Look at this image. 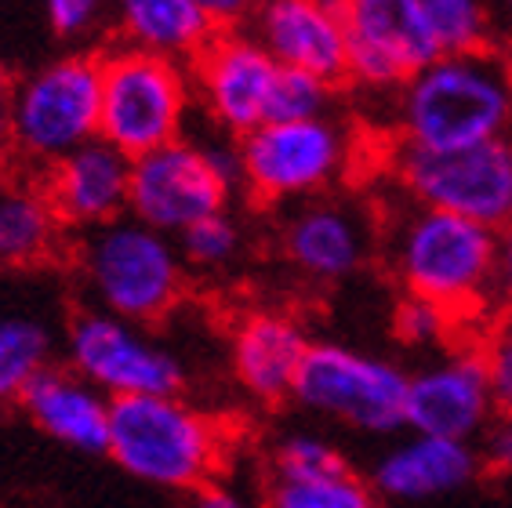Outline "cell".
Returning <instances> with one entry per match:
<instances>
[{
	"label": "cell",
	"instance_id": "6da1fadb",
	"mask_svg": "<svg viewBox=\"0 0 512 508\" xmlns=\"http://www.w3.org/2000/svg\"><path fill=\"white\" fill-rule=\"evenodd\" d=\"M396 146L454 153L512 138V59L491 48L436 59L393 91Z\"/></svg>",
	"mask_w": 512,
	"mask_h": 508
},
{
	"label": "cell",
	"instance_id": "cb8c5ba5",
	"mask_svg": "<svg viewBox=\"0 0 512 508\" xmlns=\"http://www.w3.org/2000/svg\"><path fill=\"white\" fill-rule=\"evenodd\" d=\"M262 508H378L375 487L353 469L306 479H266Z\"/></svg>",
	"mask_w": 512,
	"mask_h": 508
},
{
	"label": "cell",
	"instance_id": "83f0119b",
	"mask_svg": "<svg viewBox=\"0 0 512 508\" xmlns=\"http://www.w3.org/2000/svg\"><path fill=\"white\" fill-rule=\"evenodd\" d=\"M349 469V461L335 450V443L320 440L313 432H295L284 436L269 454V476L273 479H306L327 476V472Z\"/></svg>",
	"mask_w": 512,
	"mask_h": 508
},
{
	"label": "cell",
	"instance_id": "e0dca14e",
	"mask_svg": "<svg viewBox=\"0 0 512 508\" xmlns=\"http://www.w3.org/2000/svg\"><path fill=\"white\" fill-rule=\"evenodd\" d=\"M40 178L69 236L95 233L102 225L128 218L131 160L102 138L51 164Z\"/></svg>",
	"mask_w": 512,
	"mask_h": 508
},
{
	"label": "cell",
	"instance_id": "d4e9b609",
	"mask_svg": "<svg viewBox=\"0 0 512 508\" xmlns=\"http://www.w3.org/2000/svg\"><path fill=\"white\" fill-rule=\"evenodd\" d=\"M51 363V334L44 323L26 316H0V411L22 400Z\"/></svg>",
	"mask_w": 512,
	"mask_h": 508
},
{
	"label": "cell",
	"instance_id": "44dd1931",
	"mask_svg": "<svg viewBox=\"0 0 512 508\" xmlns=\"http://www.w3.org/2000/svg\"><path fill=\"white\" fill-rule=\"evenodd\" d=\"M19 407L51 440L84 450V454H106L109 400L69 367L48 363L30 381V389L22 392Z\"/></svg>",
	"mask_w": 512,
	"mask_h": 508
},
{
	"label": "cell",
	"instance_id": "f546056e",
	"mask_svg": "<svg viewBox=\"0 0 512 508\" xmlns=\"http://www.w3.org/2000/svg\"><path fill=\"white\" fill-rule=\"evenodd\" d=\"M454 327V320L436 309V305L422 302V298H400L393 309V331L404 345H436L444 342L447 331Z\"/></svg>",
	"mask_w": 512,
	"mask_h": 508
},
{
	"label": "cell",
	"instance_id": "836d02e7",
	"mask_svg": "<svg viewBox=\"0 0 512 508\" xmlns=\"http://www.w3.org/2000/svg\"><path fill=\"white\" fill-rule=\"evenodd\" d=\"M189 508H262V501H255L251 494L237 487V483H229V479H215V483H207L193 494Z\"/></svg>",
	"mask_w": 512,
	"mask_h": 508
},
{
	"label": "cell",
	"instance_id": "7a4b0ae2",
	"mask_svg": "<svg viewBox=\"0 0 512 508\" xmlns=\"http://www.w3.org/2000/svg\"><path fill=\"white\" fill-rule=\"evenodd\" d=\"M498 229L469 218L407 207L389 222L385 254L407 298L444 309L454 323L487 313L494 302Z\"/></svg>",
	"mask_w": 512,
	"mask_h": 508
},
{
	"label": "cell",
	"instance_id": "8992f818",
	"mask_svg": "<svg viewBox=\"0 0 512 508\" xmlns=\"http://www.w3.org/2000/svg\"><path fill=\"white\" fill-rule=\"evenodd\" d=\"M102 62V124L99 138L138 160L186 138V120L197 106L193 73L182 62L113 44Z\"/></svg>",
	"mask_w": 512,
	"mask_h": 508
},
{
	"label": "cell",
	"instance_id": "7c38bea8",
	"mask_svg": "<svg viewBox=\"0 0 512 508\" xmlns=\"http://www.w3.org/2000/svg\"><path fill=\"white\" fill-rule=\"evenodd\" d=\"M276 62L255 33L222 30L204 48L189 73H193V95L207 120L226 138H247L266 124L269 91L276 80Z\"/></svg>",
	"mask_w": 512,
	"mask_h": 508
},
{
	"label": "cell",
	"instance_id": "9c48e42d",
	"mask_svg": "<svg viewBox=\"0 0 512 508\" xmlns=\"http://www.w3.org/2000/svg\"><path fill=\"white\" fill-rule=\"evenodd\" d=\"M407 385L411 374L385 356L342 342H313L291 400L349 429L396 432L407 425Z\"/></svg>",
	"mask_w": 512,
	"mask_h": 508
},
{
	"label": "cell",
	"instance_id": "d590c367",
	"mask_svg": "<svg viewBox=\"0 0 512 508\" xmlns=\"http://www.w3.org/2000/svg\"><path fill=\"white\" fill-rule=\"evenodd\" d=\"M509 171H512V138H509Z\"/></svg>",
	"mask_w": 512,
	"mask_h": 508
},
{
	"label": "cell",
	"instance_id": "8fae6325",
	"mask_svg": "<svg viewBox=\"0 0 512 508\" xmlns=\"http://www.w3.org/2000/svg\"><path fill=\"white\" fill-rule=\"evenodd\" d=\"M66 367L113 400L135 396H178L182 392V360L153 342L142 327L102 309H84L66 327Z\"/></svg>",
	"mask_w": 512,
	"mask_h": 508
},
{
	"label": "cell",
	"instance_id": "9a60e30c",
	"mask_svg": "<svg viewBox=\"0 0 512 508\" xmlns=\"http://www.w3.org/2000/svg\"><path fill=\"white\" fill-rule=\"evenodd\" d=\"M258 44L273 55L280 69H298L324 80L331 88L345 84L349 73V37H345V4L324 0H273L258 8Z\"/></svg>",
	"mask_w": 512,
	"mask_h": 508
},
{
	"label": "cell",
	"instance_id": "4316f807",
	"mask_svg": "<svg viewBox=\"0 0 512 508\" xmlns=\"http://www.w3.org/2000/svg\"><path fill=\"white\" fill-rule=\"evenodd\" d=\"M335 91L324 80L298 73V69H276L273 91H269L266 124H298V120L327 117L335 106Z\"/></svg>",
	"mask_w": 512,
	"mask_h": 508
},
{
	"label": "cell",
	"instance_id": "e575fe53",
	"mask_svg": "<svg viewBox=\"0 0 512 508\" xmlns=\"http://www.w3.org/2000/svg\"><path fill=\"white\" fill-rule=\"evenodd\" d=\"M11 91H15V80L0 66V171L11 164Z\"/></svg>",
	"mask_w": 512,
	"mask_h": 508
},
{
	"label": "cell",
	"instance_id": "ba28073f",
	"mask_svg": "<svg viewBox=\"0 0 512 508\" xmlns=\"http://www.w3.org/2000/svg\"><path fill=\"white\" fill-rule=\"evenodd\" d=\"M240 186L262 204L327 196L356 164L353 127L335 113L298 124H262L240 138Z\"/></svg>",
	"mask_w": 512,
	"mask_h": 508
},
{
	"label": "cell",
	"instance_id": "603a6c76",
	"mask_svg": "<svg viewBox=\"0 0 512 508\" xmlns=\"http://www.w3.org/2000/svg\"><path fill=\"white\" fill-rule=\"evenodd\" d=\"M414 15L436 59L491 48V11L476 0H414Z\"/></svg>",
	"mask_w": 512,
	"mask_h": 508
},
{
	"label": "cell",
	"instance_id": "30bf717a",
	"mask_svg": "<svg viewBox=\"0 0 512 508\" xmlns=\"http://www.w3.org/2000/svg\"><path fill=\"white\" fill-rule=\"evenodd\" d=\"M389 171L396 189L414 207L469 218L487 229H502L512 222L509 142L454 149V153L396 146Z\"/></svg>",
	"mask_w": 512,
	"mask_h": 508
},
{
	"label": "cell",
	"instance_id": "d6986e66",
	"mask_svg": "<svg viewBox=\"0 0 512 508\" xmlns=\"http://www.w3.org/2000/svg\"><path fill=\"white\" fill-rule=\"evenodd\" d=\"M483 472L476 443L418 436L396 443L375 465V494L389 501H429L469 487Z\"/></svg>",
	"mask_w": 512,
	"mask_h": 508
},
{
	"label": "cell",
	"instance_id": "277c9868",
	"mask_svg": "<svg viewBox=\"0 0 512 508\" xmlns=\"http://www.w3.org/2000/svg\"><path fill=\"white\" fill-rule=\"evenodd\" d=\"M77 265L95 309L135 327L171 316L189 287V269L175 240L135 218H120L80 236Z\"/></svg>",
	"mask_w": 512,
	"mask_h": 508
},
{
	"label": "cell",
	"instance_id": "f1b7e54d",
	"mask_svg": "<svg viewBox=\"0 0 512 508\" xmlns=\"http://www.w3.org/2000/svg\"><path fill=\"white\" fill-rule=\"evenodd\" d=\"M476 349H480L494 407H498V414H512V316L494 323L491 331L476 342Z\"/></svg>",
	"mask_w": 512,
	"mask_h": 508
},
{
	"label": "cell",
	"instance_id": "4dcf8cb0",
	"mask_svg": "<svg viewBox=\"0 0 512 508\" xmlns=\"http://www.w3.org/2000/svg\"><path fill=\"white\" fill-rule=\"evenodd\" d=\"M99 22L102 8L95 0H51L48 4V26L62 40L91 37V33L99 30Z\"/></svg>",
	"mask_w": 512,
	"mask_h": 508
},
{
	"label": "cell",
	"instance_id": "1f68e13d",
	"mask_svg": "<svg viewBox=\"0 0 512 508\" xmlns=\"http://www.w3.org/2000/svg\"><path fill=\"white\" fill-rule=\"evenodd\" d=\"M476 454H480L483 469L509 476L512 472V414H494V421L480 432L476 440Z\"/></svg>",
	"mask_w": 512,
	"mask_h": 508
},
{
	"label": "cell",
	"instance_id": "7402d4cb",
	"mask_svg": "<svg viewBox=\"0 0 512 508\" xmlns=\"http://www.w3.org/2000/svg\"><path fill=\"white\" fill-rule=\"evenodd\" d=\"M117 26L120 44L182 66H193L222 33L207 0H128L120 4Z\"/></svg>",
	"mask_w": 512,
	"mask_h": 508
},
{
	"label": "cell",
	"instance_id": "484cf974",
	"mask_svg": "<svg viewBox=\"0 0 512 508\" xmlns=\"http://www.w3.org/2000/svg\"><path fill=\"white\" fill-rule=\"evenodd\" d=\"M175 244L186 269L218 273V269H229L240 258V251H244V229H240V222L229 211H222V215H211L204 222L189 225Z\"/></svg>",
	"mask_w": 512,
	"mask_h": 508
},
{
	"label": "cell",
	"instance_id": "ffe728a7",
	"mask_svg": "<svg viewBox=\"0 0 512 508\" xmlns=\"http://www.w3.org/2000/svg\"><path fill=\"white\" fill-rule=\"evenodd\" d=\"M69 244V229L55 215L44 178L30 167L0 171V269H33L55 262Z\"/></svg>",
	"mask_w": 512,
	"mask_h": 508
},
{
	"label": "cell",
	"instance_id": "3957f363",
	"mask_svg": "<svg viewBox=\"0 0 512 508\" xmlns=\"http://www.w3.org/2000/svg\"><path fill=\"white\" fill-rule=\"evenodd\" d=\"M106 454L128 476L164 490L215 483L229 458V429L215 414L178 396H135L109 403Z\"/></svg>",
	"mask_w": 512,
	"mask_h": 508
},
{
	"label": "cell",
	"instance_id": "52a82bcc",
	"mask_svg": "<svg viewBox=\"0 0 512 508\" xmlns=\"http://www.w3.org/2000/svg\"><path fill=\"white\" fill-rule=\"evenodd\" d=\"M237 186L240 146H229V138H178L171 146L131 160L128 218L160 236H182L189 225L222 215Z\"/></svg>",
	"mask_w": 512,
	"mask_h": 508
},
{
	"label": "cell",
	"instance_id": "2e32d148",
	"mask_svg": "<svg viewBox=\"0 0 512 508\" xmlns=\"http://www.w3.org/2000/svg\"><path fill=\"white\" fill-rule=\"evenodd\" d=\"M280 251L298 273L309 280H345L375 251V229L360 207L316 196L306 204H295L280 229Z\"/></svg>",
	"mask_w": 512,
	"mask_h": 508
},
{
	"label": "cell",
	"instance_id": "d6a6232c",
	"mask_svg": "<svg viewBox=\"0 0 512 508\" xmlns=\"http://www.w3.org/2000/svg\"><path fill=\"white\" fill-rule=\"evenodd\" d=\"M494 305L512 316V222L498 229L494 247Z\"/></svg>",
	"mask_w": 512,
	"mask_h": 508
},
{
	"label": "cell",
	"instance_id": "5b68a950",
	"mask_svg": "<svg viewBox=\"0 0 512 508\" xmlns=\"http://www.w3.org/2000/svg\"><path fill=\"white\" fill-rule=\"evenodd\" d=\"M102 62L66 55L15 80L11 91V164L44 175L51 164L99 138Z\"/></svg>",
	"mask_w": 512,
	"mask_h": 508
},
{
	"label": "cell",
	"instance_id": "5bb4252c",
	"mask_svg": "<svg viewBox=\"0 0 512 508\" xmlns=\"http://www.w3.org/2000/svg\"><path fill=\"white\" fill-rule=\"evenodd\" d=\"M498 414L476 345L454 349L440 363L411 374L407 385V429L436 440L476 443Z\"/></svg>",
	"mask_w": 512,
	"mask_h": 508
},
{
	"label": "cell",
	"instance_id": "4fadbf2b",
	"mask_svg": "<svg viewBox=\"0 0 512 508\" xmlns=\"http://www.w3.org/2000/svg\"><path fill=\"white\" fill-rule=\"evenodd\" d=\"M345 37H349V73L345 84L364 91L404 88L407 80L436 62L425 40L414 0H353L345 4Z\"/></svg>",
	"mask_w": 512,
	"mask_h": 508
},
{
	"label": "cell",
	"instance_id": "ac0fdd59",
	"mask_svg": "<svg viewBox=\"0 0 512 508\" xmlns=\"http://www.w3.org/2000/svg\"><path fill=\"white\" fill-rule=\"evenodd\" d=\"M309 338L295 316L280 309H251L229 331L233 374L258 403H284L306 363Z\"/></svg>",
	"mask_w": 512,
	"mask_h": 508
}]
</instances>
